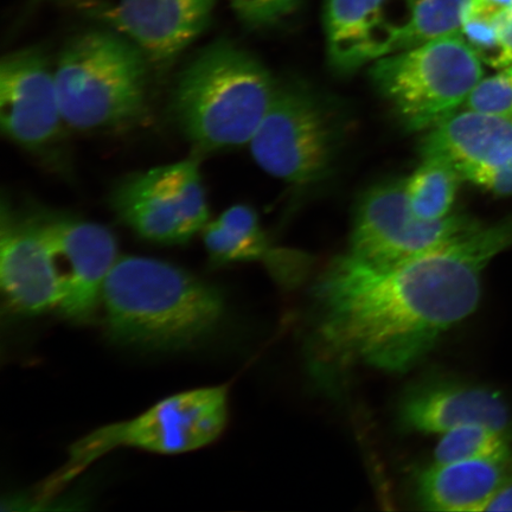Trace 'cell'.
I'll use <instances>...</instances> for the list:
<instances>
[{"mask_svg": "<svg viewBox=\"0 0 512 512\" xmlns=\"http://www.w3.org/2000/svg\"><path fill=\"white\" fill-rule=\"evenodd\" d=\"M511 247L512 216L390 264L337 256L313 287L325 361L405 373L477 310L485 268Z\"/></svg>", "mask_w": 512, "mask_h": 512, "instance_id": "1", "label": "cell"}, {"mask_svg": "<svg viewBox=\"0 0 512 512\" xmlns=\"http://www.w3.org/2000/svg\"><path fill=\"white\" fill-rule=\"evenodd\" d=\"M101 304L115 342L152 351L196 347L219 330L226 312L213 285L169 262L136 255L115 262Z\"/></svg>", "mask_w": 512, "mask_h": 512, "instance_id": "2", "label": "cell"}, {"mask_svg": "<svg viewBox=\"0 0 512 512\" xmlns=\"http://www.w3.org/2000/svg\"><path fill=\"white\" fill-rule=\"evenodd\" d=\"M277 83L246 49L219 40L198 51L177 76L171 113L197 150L249 144L270 108Z\"/></svg>", "mask_w": 512, "mask_h": 512, "instance_id": "3", "label": "cell"}, {"mask_svg": "<svg viewBox=\"0 0 512 512\" xmlns=\"http://www.w3.org/2000/svg\"><path fill=\"white\" fill-rule=\"evenodd\" d=\"M151 66L144 51L118 31L76 36L54 69L64 124L92 132L138 123L149 106Z\"/></svg>", "mask_w": 512, "mask_h": 512, "instance_id": "4", "label": "cell"}, {"mask_svg": "<svg viewBox=\"0 0 512 512\" xmlns=\"http://www.w3.org/2000/svg\"><path fill=\"white\" fill-rule=\"evenodd\" d=\"M482 61L456 34L383 56L370 75L408 131L428 132L462 110L483 78Z\"/></svg>", "mask_w": 512, "mask_h": 512, "instance_id": "5", "label": "cell"}, {"mask_svg": "<svg viewBox=\"0 0 512 512\" xmlns=\"http://www.w3.org/2000/svg\"><path fill=\"white\" fill-rule=\"evenodd\" d=\"M228 420L226 386L197 388L169 396L131 420L98 428L70 447L69 459L47 484L55 490L96 460L120 447L159 454L188 453L220 437Z\"/></svg>", "mask_w": 512, "mask_h": 512, "instance_id": "6", "label": "cell"}, {"mask_svg": "<svg viewBox=\"0 0 512 512\" xmlns=\"http://www.w3.org/2000/svg\"><path fill=\"white\" fill-rule=\"evenodd\" d=\"M262 170L294 185L328 174L336 128L322 101L303 86L277 85L268 111L249 142Z\"/></svg>", "mask_w": 512, "mask_h": 512, "instance_id": "7", "label": "cell"}, {"mask_svg": "<svg viewBox=\"0 0 512 512\" xmlns=\"http://www.w3.org/2000/svg\"><path fill=\"white\" fill-rule=\"evenodd\" d=\"M110 203L125 226L160 245H183L209 222L200 164L192 158L126 176Z\"/></svg>", "mask_w": 512, "mask_h": 512, "instance_id": "8", "label": "cell"}, {"mask_svg": "<svg viewBox=\"0 0 512 512\" xmlns=\"http://www.w3.org/2000/svg\"><path fill=\"white\" fill-rule=\"evenodd\" d=\"M477 223L456 213L439 221L419 219L409 206L406 179L383 182L364 192L358 201L348 252L363 260L390 264L444 246Z\"/></svg>", "mask_w": 512, "mask_h": 512, "instance_id": "9", "label": "cell"}, {"mask_svg": "<svg viewBox=\"0 0 512 512\" xmlns=\"http://www.w3.org/2000/svg\"><path fill=\"white\" fill-rule=\"evenodd\" d=\"M62 274L66 293L60 311L74 322L94 316L102 290L120 258L111 230L62 211L28 210Z\"/></svg>", "mask_w": 512, "mask_h": 512, "instance_id": "10", "label": "cell"}, {"mask_svg": "<svg viewBox=\"0 0 512 512\" xmlns=\"http://www.w3.org/2000/svg\"><path fill=\"white\" fill-rule=\"evenodd\" d=\"M64 119L54 70L38 48L16 50L0 64V126L28 150L46 149L60 137Z\"/></svg>", "mask_w": 512, "mask_h": 512, "instance_id": "11", "label": "cell"}, {"mask_svg": "<svg viewBox=\"0 0 512 512\" xmlns=\"http://www.w3.org/2000/svg\"><path fill=\"white\" fill-rule=\"evenodd\" d=\"M0 286L12 309L25 315L60 309L66 293L54 256L28 210L6 200L0 215Z\"/></svg>", "mask_w": 512, "mask_h": 512, "instance_id": "12", "label": "cell"}, {"mask_svg": "<svg viewBox=\"0 0 512 512\" xmlns=\"http://www.w3.org/2000/svg\"><path fill=\"white\" fill-rule=\"evenodd\" d=\"M409 18V0H325L324 31L332 68L351 73L395 53Z\"/></svg>", "mask_w": 512, "mask_h": 512, "instance_id": "13", "label": "cell"}, {"mask_svg": "<svg viewBox=\"0 0 512 512\" xmlns=\"http://www.w3.org/2000/svg\"><path fill=\"white\" fill-rule=\"evenodd\" d=\"M216 0H118L100 18L144 51L152 66L174 62L208 28Z\"/></svg>", "mask_w": 512, "mask_h": 512, "instance_id": "14", "label": "cell"}, {"mask_svg": "<svg viewBox=\"0 0 512 512\" xmlns=\"http://www.w3.org/2000/svg\"><path fill=\"white\" fill-rule=\"evenodd\" d=\"M399 418L408 431L444 434L460 426L483 425L512 438V414L497 390L456 380L416 384L403 396Z\"/></svg>", "mask_w": 512, "mask_h": 512, "instance_id": "15", "label": "cell"}, {"mask_svg": "<svg viewBox=\"0 0 512 512\" xmlns=\"http://www.w3.org/2000/svg\"><path fill=\"white\" fill-rule=\"evenodd\" d=\"M204 246L216 265L264 262L281 284L293 285L309 268L307 256L273 247L255 210L243 204L230 207L202 230Z\"/></svg>", "mask_w": 512, "mask_h": 512, "instance_id": "16", "label": "cell"}, {"mask_svg": "<svg viewBox=\"0 0 512 512\" xmlns=\"http://www.w3.org/2000/svg\"><path fill=\"white\" fill-rule=\"evenodd\" d=\"M422 157H440L462 174L492 168L512 157V118L462 110L428 131Z\"/></svg>", "mask_w": 512, "mask_h": 512, "instance_id": "17", "label": "cell"}, {"mask_svg": "<svg viewBox=\"0 0 512 512\" xmlns=\"http://www.w3.org/2000/svg\"><path fill=\"white\" fill-rule=\"evenodd\" d=\"M512 478V452L502 456L434 464L416 482L418 501L426 510L480 512Z\"/></svg>", "mask_w": 512, "mask_h": 512, "instance_id": "18", "label": "cell"}, {"mask_svg": "<svg viewBox=\"0 0 512 512\" xmlns=\"http://www.w3.org/2000/svg\"><path fill=\"white\" fill-rule=\"evenodd\" d=\"M459 170L448 160L427 156L406 179V194L413 213L419 219L439 221L452 214L460 182Z\"/></svg>", "mask_w": 512, "mask_h": 512, "instance_id": "19", "label": "cell"}, {"mask_svg": "<svg viewBox=\"0 0 512 512\" xmlns=\"http://www.w3.org/2000/svg\"><path fill=\"white\" fill-rule=\"evenodd\" d=\"M467 2L469 0H409L411 18L396 51L418 47L440 37L462 34Z\"/></svg>", "mask_w": 512, "mask_h": 512, "instance_id": "20", "label": "cell"}, {"mask_svg": "<svg viewBox=\"0 0 512 512\" xmlns=\"http://www.w3.org/2000/svg\"><path fill=\"white\" fill-rule=\"evenodd\" d=\"M512 452V438L483 425H466L443 434L434 451V464L466 462Z\"/></svg>", "mask_w": 512, "mask_h": 512, "instance_id": "21", "label": "cell"}, {"mask_svg": "<svg viewBox=\"0 0 512 512\" xmlns=\"http://www.w3.org/2000/svg\"><path fill=\"white\" fill-rule=\"evenodd\" d=\"M512 11V0H469L463 15L462 35L480 59L494 63L499 34Z\"/></svg>", "mask_w": 512, "mask_h": 512, "instance_id": "22", "label": "cell"}, {"mask_svg": "<svg viewBox=\"0 0 512 512\" xmlns=\"http://www.w3.org/2000/svg\"><path fill=\"white\" fill-rule=\"evenodd\" d=\"M464 110L512 118V64L499 68L498 72L488 78H482L469 98Z\"/></svg>", "mask_w": 512, "mask_h": 512, "instance_id": "23", "label": "cell"}, {"mask_svg": "<svg viewBox=\"0 0 512 512\" xmlns=\"http://www.w3.org/2000/svg\"><path fill=\"white\" fill-rule=\"evenodd\" d=\"M236 17L247 28L264 29L291 16L303 0H228Z\"/></svg>", "mask_w": 512, "mask_h": 512, "instance_id": "24", "label": "cell"}, {"mask_svg": "<svg viewBox=\"0 0 512 512\" xmlns=\"http://www.w3.org/2000/svg\"><path fill=\"white\" fill-rule=\"evenodd\" d=\"M464 181L476 184L491 194L497 196L512 195V157L497 166L488 169H480L464 177Z\"/></svg>", "mask_w": 512, "mask_h": 512, "instance_id": "25", "label": "cell"}, {"mask_svg": "<svg viewBox=\"0 0 512 512\" xmlns=\"http://www.w3.org/2000/svg\"><path fill=\"white\" fill-rule=\"evenodd\" d=\"M512 64V11L503 24L501 34H499L498 53L494 63L495 68H503Z\"/></svg>", "mask_w": 512, "mask_h": 512, "instance_id": "26", "label": "cell"}, {"mask_svg": "<svg viewBox=\"0 0 512 512\" xmlns=\"http://www.w3.org/2000/svg\"><path fill=\"white\" fill-rule=\"evenodd\" d=\"M486 511L512 512V478L497 492Z\"/></svg>", "mask_w": 512, "mask_h": 512, "instance_id": "27", "label": "cell"}]
</instances>
